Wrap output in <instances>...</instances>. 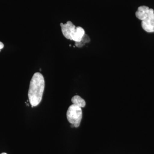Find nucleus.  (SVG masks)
Listing matches in <instances>:
<instances>
[{
	"label": "nucleus",
	"instance_id": "1",
	"mask_svg": "<svg viewBox=\"0 0 154 154\" xmlns=\"http://www.w3.org/2000/svg\"><path fill=\"white\" fill-rule=\"evenodd\" d=\"M45 80L42 74L36 72L30 82L28 93V99L32 107H36L41 102L45 89Z\"/></svg>",
	"mask_w": 154,
	"mask_h": 154
},
{
	"label": "nucleus",
	"instance_id": "2",
	"mask_svg": "<svg viewBox=\"0 0 154 154\" xmlns=\"http://www.w3.org/2000/svg\"><path fill=\"white\" fill-rule=\"evenodd\" d=\"M68 121L75 127L80 126L82 118V108L76 105H72L69 107L66 112Z\"/></svg>",
	"mask_w": 154,
	"mask_h": 154
},
{
	"label": "nucleus",
	"instance_id": "3",
	"mask_svg": "<svg viewBox=\"0 0 154 154\" xmlns=\"http://www.w3.org/2000/svg\"><path fill=\"white\" fill-rule=\"evenodd\" d=\"M141 25L143 30L146 32H154V11L152 9L148 16L142 21Z\"/></svg>",
	"mask_w": 154,
	"mask_h": 154
},
{
	"label": "nucleus",
	"instance_id": "4",
	"mask_svg": "<svg viewBox=\"0 0 154 154\" xmlns=\"http://www.w3.org/2000/svg\"><path fill=\"white\" fill-rule=\"evenodd\" d=\"M62 32L63 36L67 39L71 40L72 35L75 30V26L71 21H68L65 24L60 23Z\"/></svg>",
	"mask_w": 154,
	"mask_h": 154
},
{
	"label": "nucleus",
	"instance_id": "5",
	"mask_svg": "<svg viewBox=\"0 0 154 154\" xmlns=\"http://www.w3.org/2000/svg\"><path fill=\"white\" fill-rule=\"evenodd\" d=\"M151 10L152 9L149 8L147 6H140L136 12V16L138 19L142 21L148 16Z\"/></svg>",
	"mask_w": 154,
	"mask_h": 154
},
{
	"label": "nucleus",
	"instance_id": "6",
	"mask_svg": "<svg viewBox=\"0 0 154 154\" xmlns=\"http://www.w3.org/2000/svg\"><path fill=\"white\" fill-rule=\"evenodd\" d=\"M85 34V31L83 28L81 27H76L74 33L72 35L71 40L75 42H80Z\"/></svg>",
	"mask_w": 154,
	"mask_h": 154
},
{
	"label": "nucleus",
	"instance_id": "7",
	"mask_svg": "<svg viewBox=\"0 0 154 154\" xmlns=\"http://www.w3.org/2000/svg\"><path fill=\"white\" fill-rule=\"evenodd\" d=\"M71 101L73 105H76L82 108L85 107L86 105V102L85 100L78 95L74 96L72 98Z\"/></svg>",
	"mask_w": 154,
	"mask_h": 154
},
{
	"label": "nucleus",
	"instance_id": "8",
	"mask_svg": "<svg viewBox=\"0 0 154 154\" xmlns=\"http://www.w3.org/2000/svg\"><path fill=\"white\" fill-rule=\"evenodd\" d=\"M90 40H91V39H90V37H89L88 35L85 33V35L83 36L81 42H82L83 43H84V44H85V43L90 42Z\"/></svg>",
	"mask_w": 154,
	"mask_h": 154
},
{
	"label": "nucleus",
	"instance_id": "9",
	"mask_svg": "<svg viewBox=\"0 0 154 154\" xmlns=\"http://www.w3.org/2000/svg\"><path fill=\"white\" fill-rule=\"evenodd\" d=\"M75 44L76 46L79 48L83 47V46L85 45V44H84V43H83L82 42H75Z\"/></svg>",
	"mask_w": 154,
	"mask_h": 154
},
{
	"label": "nucleus",
	"instance_id": "10",
	"mask_svg": "<svg viewBox=\"0 0 154 154\" xmlns=\"http://www.w3.org/2000/svg\"><path fill=\"white\" fill-rule=\"evenodd\" d=\"M4 47V45L2 42H0V51H1V49H2Z\"/></svg>",
	"mask_w": 154,
	"mask_h": 154
},
{
	"label": "nucleus",
	"instance_id": "11",
	"mask_svg": "<svg viewBox=\"0 0 154 154\" xmlns=\"http://www.w3.org/2000/svg\"><path fill=\"white\" fill-rule=\"evenodd\" d=\"M1 154H8L7 153H6L5 152H3L2 153H1Z\"/></svg>",
	"mask_w": 154,
	"mask_h": 154
}]
</instances>
